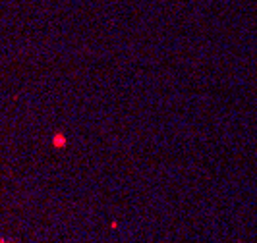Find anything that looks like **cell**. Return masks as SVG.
<instances>
[{
    "mask_svg": "<svg viewBox=\"0 0 257 243\" xmlns=\"http://www.w3.org/2000/svg\"><path fill=\"white\" fill-rule=\"evenodd\" d=\"M0 243H6V241H2V239H0Z\"/></svg>",
    "mask_w": 257,
    "mask_h": 243,
    "instance_id": "obj_1",
    "label": "cell"
}]
</instances>
